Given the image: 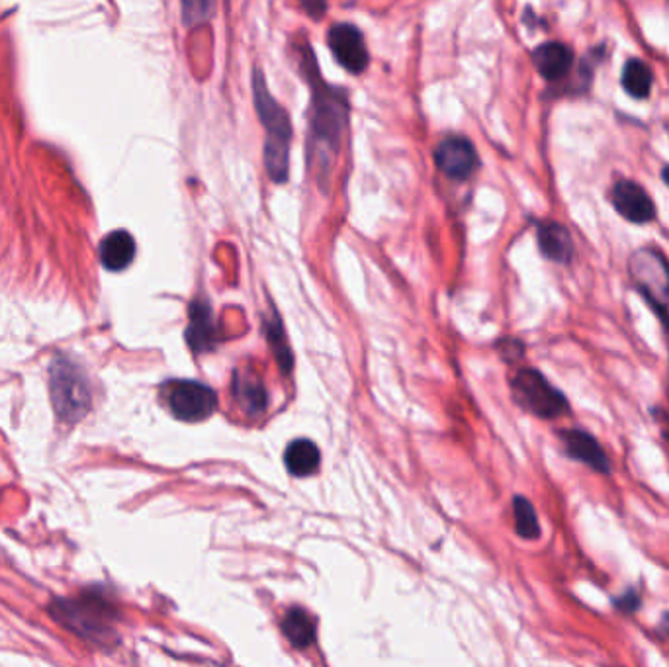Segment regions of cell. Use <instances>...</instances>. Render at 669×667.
<instances>
[{
  "label": "cell",
  "mask_w": 669,
  "mask_h": 667,
  "mask_svg": "<svg viewBox=\"0 0 669 667\" xmlns=\"http://www.w3.org/2000/svg\"><path fill=\"white\" fill-rule=\"evenodd\" d=\"M50 615L75 637L99 646H109L110 638L116 634L114 625L119 617L114 601L99 588L83 589L73 597L55 599L50 605Z\"/></svg>",
  "instance_id": "cell-1"
},
{
  "label": "cell",
  "mask_w": 669,
  "mask_h": 667,
  "mask_svg": "<svg viewBox=\"0 0 669 667\" xmlns=\"http://www.w3.org/2000/svg\"><path fill=\"white\" fill-rule=\"evenodd\" d=\"M314 110H312V159L317 161V168L321 175H327L331 168L333 155L339 149L341 131L345 128L346 102L343 97L335 95L331 87H327L321 75L314 73Z\"/></svg>",
  "instance_id": "cell-2"
},
{
  "label": "cell",
  "mask_w": 669,
  "mask_h": 667,
  "mask_svg": "<svg viewBox=\"0 0 669 667\" xmlns=\"http://www.w3.org/2000/svg\"><path fill=\"white\" fill-rule=\"evenodd\" d=\"M253 90H255L256 112L266 131V171L275 183H285L288 178V153L292 138L290 118L286 110L270 97V92L266 89L265 77L258 70L255 71Z\"/></svg>",
  "instance_id": "cell-3"
},
{
  "label": "cell",
  "mask_w": 669,
  "mask_h": 667,
  "mask_svg": "<svg viewBox=\"0 0 669 667\" xmlns=\"http://www.w3.org/2000/svg\"><path fill=\"white\" fill-rule=\"evenodd\" d=\"M513 400L525 412L541 419H556L568 413V400L539 370L522 368L512 380Z\"/></svg>",
  "instance_id": "cell-4"
},
{
  "label": "cell",
  "mask_w": 669,
  "mask_h": 667,
  "mask_svg": "<svg viewBox=\"0 0 669 667\" xmlns=\"http://www.w3.org/2000/svg\"><path fill=\"white\" fill-rule=\"evenodd\" d=\"M163 398L168 412L180 421H204L217 407L216 392L194 380H173L165 383Z\"/></svg>",
  "instance_id": "cell-5"
},
{
  "label": "cell",
  "mask_w": 669,
  "mask_h": 667,
  "mask_svg": "<svg viewBox=\"0 0 669 667\" xmlns=\"http://www.w3.org/2000/svg\"><path fill=\"white\" fill-rule=\"evenodd\" d=\"M51 395L63 421H79L89 412L90 393L85 378L67 363L51 373Z\"/></svg>",
  "instance_id": "cell-6"
},
{
  "label": "cell",
  "mask_w": 669,
  "mask_h": 667,
  "mask_svg": "<svg viewBox=\"0 0 669 667\" xmlns=\"http://www.w3.org/2000/svg\"><path fill=\"white\" fill-rule=\"evenodd\" d=\"M632 276L664 317H669V266L658 253L640 251L632 259Z\"/></svg>",
  "instance_id": "cell-7"
},
{
  "label": "cell",
  "mask_w": 669,
  "mask_h": 667,
  "mask_svg": "<svg viewBox=\"0 0 669 667\" xmlns=\"http://www.w3.org/2000/svg\"><path fill=\"white\" fill-rule=\"evenodd\" d=\"M335 60L351 73H363L368 65V50L361 30L353 24H335L327 36Z\"/></svg>",
  "instance_id": "cell-8"
},
{
  "label": "cell",
  "mask_w": 669,
  "mask_h": 667,
  "mask_svg": "<svg viewBox=\"0 0 669 667\" xmlns=\"http://www.w3.org/2000/svg\"><path fill=\"white\" fill-rule=\"evenodd\" d=\"M434 163L446 177L466 180L478 168V153L468 139L449 138L441 141L434 151Z\"/></svg>",
  "instance_id": "cell-9"
},
{
  "label": "cell",
  "mask_w": 669,
  "mask_h": 667,
  "mask_svg": "<svg viewBox=\"0 0 669 667\" xmlns=\"http://www.w3.org/2000/svg\"><path fill=\"white\" fill-rule=\"evenodd\" d=\"M610 202L632 224H649L656 217V206L648 192L632 180H619L610 190Z\"/></svg>",
  "instance_id": "cell-10"
},
{
  "label": "cell",
  "mask_w": 669,
  "mask_h": 667,
  "mask_svg": "<svg viewBox=\"0 0 669 667\" xmlns=\"http://www.w3.org/2000/svg\"><path fill=\"white\" fill-rule=\"evenodd\" d=\"M560 441L570 458L590 466L591 470L609 474V456L605 454L597 439L591 437L590 432L580 431V429H564L560 431Z\"/></svg>",
  "instance_id": "cell-11"
},
{
  "label": "cell",
  "mask_w": 669,
  "mask_h": 667,
  "mask_svg": "<svg viewBox=\"0 0 669 667\" xmlns=\"http://www.w3.org/2000/svg\"><path fill=\"white\" fill-rule=\"evenodd\" d=\"M532 61L544 79L560 80L570 73L573 51L560 41H548L532 51Z\"/></svg>",
  "instance_id": "cell-12"
},
{
  "label": "cell",
  "mask_w": 669,
  "mask_h": 667,
  "mask_svg": "<svg viewBox=\"0 0 669 667\" xmlns=\"http://www.w3.org/2000/svg\"><path fill=\"white\" fill-rule=\"evenodd\" d=\"M187 341L192 349V353H207L214 341H216V329H214V317L212 307L207 302H192L190 304V322H188Z\"/></svg>",
  "instance_id": "cell-13"
},
{
  "label": "cell",
  "mask_w": 669,
  "mask_h": 667,
  "mask_svg": "<svg viewBox=\"0 0 669 667\" xmlns=\"http://www.w3.org/2000/svg\"><path fill=\"white\" fill-rule=\"evenodd\" d=\"M136 259V241L128 231H112L100 243V263L112 273L128 268Z\"/></svg>",
  "instance_id": "cell-14"
},
{
  "label": "cell",
  "mask_w": 669,
  "mask_h": 667,
  "mask_svg": "<svg viewBox=\"0 0 669 667\" xmlns=\"http://www.w3.org/2000/svg\"><path fill=\"white\" fill-rule=\"evenodd\" d=\"M539 247L542 255L554 263H570L573 256V241L568 229L554 222H544L539 226Z\"/></svg>",
  "instance_id": "cell-15"
},
{
  "label": "cell",
  "mask_w": 669,
  "mask_h": 667,
  "mask_svg": "<svg viewBox=\"0 0 669 667\" xmlns=\"http://www.w3.org/2000/svg\"><path fill=\"white\" fill-rule=\"evenodd\" d=\"M319 461H321L319 449L307 439H298V441L290 442L288 449H286V468L298 478L315 474L319 468Z\"/></svg>",
  "instance_id": "cell-16"
},
{
  "label": "cell",
  "mask_w": 669,
  "mask_h": 667,
  "mask_svg": "<svg viewBox=\"0 0 669 667\" xmlns=\"http://www.w3.org/2000/svg\"><path fill=\"white\" fill-rule=\"evenodd\" d=\"M233 395L245 412L261 413L266 407L265 386L256 374H237L233 382Z\"/></svg>",
  "instance_id": "cell-17"
},
{
  "label": "cell",
  "mask_w": 669,
  "mask_h": 667,
  "mask_svg": "<svg viewBox=\"0 0 669 667\" xmlns=\"http://www.w3.org/2000/svg\"><path fill=\"white\" fill-rule=\"evenodd\" d=\"M282 632L292 646L304 650L315 640V620L304 608H290L282 620Z\"/></svg>",
  "instance_id": "cell-18"
},
{
  "label": "cell",
  "mask_w": 669,
  "mask_h": 667,
  "mask_svg": "<svg viewBox=\"0 0 669 667\" xmlns=\"http://www.w3.org/2000/svg\"><path fill=\"white\" fill-rule=\"evenodd\" d=\"M652 79V70L642 60H630L622 70V89L632 99H648Z\"/></svg>",
  "instance_id": "cell-19"
},
{
  "label": "cell",
  "mask_w": 669,
  "mask_h": 667,
  "mask_svg": "<svg viewBox=\"0 0 669 667\" xmlns=\"http://www.w3.org/2000/svg\"><path fill=\"white\" fill-rule=\"evenodd\" d=\"M513 517H515V530L521 539L537 540L541 537V525H539V517H537V511L532 507L531 501L515 498Z\"/></svg>",
  "instance_id": "cell-20"
},
{
  "label": "cell",
  "mask_w": 669,
  "mask_h": 667,
  "mask_svg": "<svg viewBox=\"0 0 669 667\" xmlns=\"http://www.w3.org/2000/svg\"><path fill=\"white\" fill-rule=\"evenodd\" d=\"M268 339H270V347L275 349L276 358L282 366V370L285 373L290 370L292 368V354H290V349L286 344V337L278 322H275V327H273V324L268 325Z\"/></svg>",
  "instance_id": "cell-21"
},
{
  "label": "cell",
  "mask_w": 669,
  "mask_h": 667,
  "mask_svg": "<svg viewBox=\"0 0 669 667\" xmlns=\"http://www.w3.org/2000/svg\"><path fill=\"white\" fill-rule=\"evenodd\" d=\"M640 605V597L636 591H629V593H624L622 597L617 601V607L620 611H624V613H632V611H636Z\"/></svg>",
  "instance_id": "cell-22"
},
{
  "label": "cell",
  "mask_w": 669,
  "mask_h": 667,
  "mask_svg": "<svg viewBox=\"0 0 669 667\" xmlns=\"http://www.w3.org/2000/svg\"><path fill=\"white\" fill-rule=\"evenodd\" d=\"M661 628H664V632H666V634H668L669 637V615H666V617H664V622H661Z\"/></svg>",
  "instance_id": "cell-23"
},
{
  "label": "cell",
  "mask_w": 669,
  "mask_h": 667,
  "mask_svg": "<svg viewBox=\"0 0 669 667\" xmlns=\"http://www.w3.org/2000/svg\"><path fill=\"white\" fill-rule=\"evenodd\" d=\"M661 178H664V183L669 187V167L664 168V173H661Z\"/></svg>",
  "instance_id": "cell-24"
}]
</instances>
